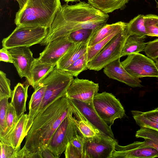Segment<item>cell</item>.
<instances>
[{"label": "cell", "instance_id": "obj_1", "mask_svg": "<svg viewBox=\"0 0 158 158\" xmlns=\"http://www.w3.org/2000/svg\"><path fill=\"white\" fill-rule=\"evenodd\" d=\"M108 14L89 3L80 1L73 5H61L48 28L46 38L40 44L46 45L55 39L83 29L96 31L106 24Z\"/></svg>", "mask_w": 158, "mask_h": 158}, {"label": "cell", "instance_id": "obj_2", "mask_svg": "<svg viewBox=\"0 0 158 158\" xmlns=\"http://www.w3.org/2000/svg\"><path fill=\"white\" fill-rule=\"evenodd\" d=\"M71 110V105L65 95L49 104L34 118L21 149L37 153L43 158L42 152L47 148L54 133Z\"/></svg>", "mask_w": 158, "mask_h": 158}, {"label": "cell", "instance_id": "obj_3", "mask_svg": "<svg viewBox=\"0 0 158 158\" xmlns=\"http://www.w3.org/2000/svg\"><path fill=\"white\" fill-rule=\"evenodd\" d=\"M60 0H28L16 14L17 26H40L48 28L61 6Z\"/></svg>", "mask_w": 158, "mask_h": 158}, {"label": "cell", "instance_id": "obj_4", "mask_svg": "<svg viewBox=\"0 0 158 158\" xmlns=\"http://www.w3.org/2000/svg\"><path fill=\"white\" fill-rule=\"evenodd\" d=\"M74 79L71 74L55 67L41 82L46 86V89L36 115L54 100L65 95Z\"/></svg>", "mask_w": 158, "mask_h": 158}, {"label": "cell", "instance_id": "obj_5", "mask_svg": "<svg viewBox=\"0 0 158 158\" xmlns=\"http://www.w3.org/2000/svg\"><path fill=\"white\" fill-rule=\"evenodd\" d=\"M48 28L35 26H17L13 31L2 41V46L7 49L19 47H30L40 44L46 37Z\"/></svg>", "mask_w": 158, "mask_h": 158}, {"label": "cell", "instance_id": "obj_6", "mask_svg": "<svg viewBox=\"0 0 158 158\" xmlns=\"http://www.w3.org/2000/svg\"><path fill=\"white\" fill-rule=\"evenodd\" d=\"M93 107L100 118L111 127L115 120L121 119L125 115V110L119 100L111 93L104 92L94 96Z\"/></svg>", "mask_w": 158, "mask_h": 158}, {"label": "cell", "instance_id": "obj_7", "mask_svg": "<svg viewBox=\"0 0 158 158\" xmlns=\"http://www.w3.org/2000/svg\"><path fill=\"white\" fill-rule=\"evenodd\" d=\"M128 35L126 29L115 36L87 62L88 69L99 71L108 64L120 58L123 47Z\"/></svg>", "mask_w": 158, "mask_h": 158}, {"label": "cell", "instance_id": "obj_8", "mask_svg": "<svg viewBox=\"0 0 158 158\" xmlns=\"http://www.w3.org/2000/svg\"><path fill=\"white\" fill-rule=\"evenodd\" d=\"M71 110L56 130L46 148L50 150L56 158H59L64 152L68 143L78 134L75 117Z\"/></svg>", "mask_w": 158, "mask_h": 158}, {"label": "cell", "instance_id": "obj_9", "mask_svg": "<svg viewBox=\"0 0 158 158\" xmlns=\"http://www.w3.org/2000/svg\"><path fill=\"white\" fill-rule=\"evenodd\" d=\"M121 64L124 69L135 77H158V71L154 61L139 53L127 55Z\"/></svg>", "mask_w": 158, "mask_h": 158}, {"label": "cell", "instance_id": "obj_10", "mask_svg": "<svg viewBox=\"0 0 158 158\" xmlns=\"http://www.w3.org/2000/svg\"><path fill=\"white\" fill-rule=\"evenodd\" d=\"M84 138V158H111L118 142L102 133L93 137Z\"/></svg>", "mask_w": 158, "mask_h": 158}, {"label": "cell", "instance_id": "obj_11", "mask_svg": "<svg viewBox=\"0 0 158 158\" xmlns=\"http://www.w3.org/2000/svg\"><path fill=\"white\" fill-rule=\"evenodd\" d=\"M99 88L98 83L88 80L76 78L71 82L65 95L68 98L79 100L94 109L93 99L98 93Z\"/></svg>", "mask_w": 158, "mask_h": 158}, {"label": "cell", "instance_id": "obj_12", "mask_svg": "<svg viewBox=\"0 0 158 158\" xmlns=\"http://www.w3.org/2000/svg\"><path fill=\"white\" fill-rule=\"evenodd\" d=\"M13 58V64L21 78L25 77L29 84L31 82V69L35 58L29 47H19L8 49Z\"/></svg>", "mask_w": 158, "mask_h": 158}, {"label": "cell", "instance_id": "obj_13", "mask_svg": "<svg viewBox=\"0 0 158 158\" xmlns=\"http://www.w3.org/2000/svg\"><path fill=\"white\" fill-rule=\"evenodd\" d=\"M158 157V151L155 148L145 146L143 142L135 141L126 146L118 142L111 158H154Z\"/></svg>", "mask_w": 158, "mask_h": 158}, {"label": "cell", "instance_id": "obj_14", "mask_svg": "<svg viewBox=\"0 0 158 158\" xmlns=\"http://www.w3.org/2000/svg\"><path fill=\"white\" fill-rule=\"evenodd\" d=\"M74 44L69 39L67 35L58 38L46 45L38 58L42 62L56 64Z\"/></svg>", "mask_w": 158, "mask_h": 158}, {"label": "cell", "instance_id": "obj_15", "mask_svg": "<svg viewBox=\"0 0 158 158\" xmlns=\"http://www.w3.org/2000/svg\"><path fill=\"white\" fill-rule=\"evenodd\" d=\"M68 99L71 105L77 109L94 127L105 135L114 139L110 126L108 125L100 118L93 108L79 100Z\"/></svg>", "mask_w": 158, "mask_h": 158}, {"label": "cell", "instance_id": "obj_16", "mask_svg": "<svg viewBox=\"0 0 158 158\" xmlns=\"http://www.w3.org/2000/svg\"><path fill=\"white\" fill-rule=\"evenodd\" d=\"M104 73L109 78L123 83L132 87L143 86L139 78L130 75L122 66L120 58L107 65L104 68Z\"/></svg>", "mask_w": 158, "mask_h": 158}, {"label": "cell", "instance_id": "obj_17", "mask_svg": "<svg viewBox=\"0 0 158 158\" xmlns=\"http://www.w3.org/2000/svg\"><path fill=\"white\" fill-rule=\"evenodd\" d=\"M46 89V86L40 83L31 95L29 103V113L25 129V133L27 135L31 127L34 119L37 115Z\"/></svg>", "mask_w": 158, "mask_h": 158}, {"label": "cell", "instance_id": "obj_18", "mask_svg": "<svg viewBox=\"0 0 158 158\" xmlns=\"http://www.w3.org/2000/svg\"><path fill=\"white\" fill-rule=\"evenodd\" d=\"M29 85L25 86L18 83L12 91L10 103L13 106L17 118L19 120L26 111V102Z\"/></svg>", "mask_w": 158, "mask_h": 158}, {"label": "cell", "instance_id": "obj_19", "mask_svg": "<svg viewBox=\"0 0 158 158\" xmlns=\"http://www.w3.org/2000/svg\"><path fill=\"white\" fill-rule=\"evenodd\" d=\"M88 44H75L56 64L57 69L65 71L75 61L87 52Z\"/></svg>", "mask_w": 158, "mask_h": 158}, {"label": "cell", "instance_id": "obj_20", "mask_svg": "<svg viewBox=\"0 0 158 158\" xmlns=\"http://www.w3.org/2000/svg\"><path fill=\"white\" fill-rule=\"evenodd\" d=\"M55 64H51L41 62L35 58L31 69V84L35 89L53 71Z\"/></svg>", "mask_w": 158, "mask_h": 158}, {"label": "cell", "instance_id": "obj_21", "mask_svg": "<svg viewBox=\"0 0 158 158\" xmlns=\"http://www.w3.org/2000/svg\"><path fill=\"white\" fill-rule=\"evenodd\" d=\"M27 118L28 114H24L19 119L10 136L5 141L3 142L11 145L17 152L21 149V144L25 137L26 136L25 129Z\"/></svg>", "mask_w": 158, "mask_h": 158}, {"label": "cell", "instance_id": "obj_22", "mask_svg": "<svg viewBox=\"0 0 158 158\" xmlns=\"http://www.w3.org/2000/svg\"><path fill=\"white\" fill-rule=\"evenodd\" d=\"M71 106L73 114L76 118V123L80 135L85 138H90L103 133L94 127L77 109L71 105Z\"/></svg>", "mask_w": 158, "mask_h": 158}, {"label": "cell", "instance_id": "obj_23", "mask_svg": "<svg viewBox=\"0 0 158 158\" xmlns=\"http://www.w3.org/2000/svg\"><path fill=\"white\" fill-rule=\"evenodd\" d=\"M127 23L119 21L111 24H106L94 32L88 44V47L93 46L114 31L126 27Z\"/></svg>", "mask_w": 158, "mask_h": 158}, {"label": "cell", "instance_id": "obj_24", "mask_svg": "<svg viewBox=\"0 0 158 158\" xmlns=\"http://www.w3.org/2000/svg\"><path fill=\"white\" fill-rule=\"evenodd\" d=\"M129 0H87L95 8L108 14L118 9H123Z\"/></svg>", "mask_w": 158, "mask_h": 158}, {"label": "cell", "instance_id": "obj_25", "mask_svg": "<svg viewBox=\"0 0 158 158\" xmlns=\"http://www.w3.org/2000/svg\"><path fill=\"white\" fill-rule=\"evenodd\" d=\"M84 138L79 134L68 143L64 151L66 158H84Z\"/></svg>", "mask_w": 158, "mask_h": 158}, {"label": "cell", "instance_id": "obj_26", "mask_svg": "<svg viewBox=\"0 0 158 158\" xmlns=\"http://www.w3.org/2000/svg\"><path fill=\"white\" fill-rule=\"evenodd\" d=\"M144 39L137 35H129L123 47L121 57L143 51L146 44L144 42Z\"/></svg>", "mask_w": 158, "mask_h": 158}, {"label": "cell", "instance_id": "obj_27", "mask_svg": "<svg viewBox=\"0 0 158 158\" xmlns=\"http://www.w3.org/2000/svg\"><path fill=\"white\" fill-rule=\"evenodd\" d=\"M145 16L139 15L127 23L126 29L129 35L145 38L147 35L145 25Z\"/></svg>", "mask_w": 158, "mask_h": 158}, {"label": "cell", "instance_id": "obj_28", "mask_svg": "<svg viewBox=\"0 0 158 158\" xmlns=\"http://www.w3.org/2000/svg\"><path fill=\"white\" fill-rule=\"evenodd\" d=\"M135 137L144 139L145 146L153 147L158 151V131L152 129L141 127L136 132Z\"/></svg>", "mask_w": 158, "mask_h": 158}, {"label": "cell", "instance_id": "obj_29", "mask_svg": "<svg viewBox=\"0 0 158 158\" xmlns=\"http://www.w3.org/2000/svg\"><path fill=\"white\" fill-rule=\"evenodd\" d=\"M95 31L91 29H83L72 32L66 35L74 44H88Z\"/></svg>", "mask_w": 158, "mask_h": 158}, {"label": "cell", "instance_id": "obj_30", "mask_svg": "<svg viewBox=\"0 0 158 158\" xmlns=\"http://www.w3.org/2000/svg\"><path fill=\"white\" fill-rule=\"evenodd\" d=\"M126 27L118 30L93 46L87 47L88 62L91 60L115 36L126 29Z\"/></svg>", "mask_w": 158, "mask_h": 158}, {"label": "cell", "instance_id": "obj_31", "mask_svg": "<svg viewBox=\"0 0 158 158\" xmlns=\"http://www.w3.org/2000/svg\"><path fill=\"white\" fill-rule=\"evenodd\" d=\"M19 119L17 118L14 108L11 103H9L7 111V127L5 135L0 141L4 142L10 136L16 126Z\"/></svg>", "mask_w": 158, "mask_h": 158}, {"label": "cell", "instance_id": "obj_32", "mask_svg": "<svg viewBox=\"0 0 158 158\" xmlns=\"http://www.w3.org/2000/svg\"><path fill=\"white\" fill-rule=\"evenodd\" d=\"M88 62L87 52L75 61L65 70L73 77H77L82 71L87 70Z\"/></svg>", "mask_w": 158, "mask_h": 158}, {"label": "cell", "instance_id": "obj_33", "mask_svg": "<svg viewBox=\"0 0 158 158\" xmlns=\"http://www.w3.org/2000/svg\"><path fill=\"white\" fill-rule=\"evenodd\" d=\"M9 98H5L0 99V140L4 137L6 131L7 111Z\"/></svg>", "mask_w": 158, "mask_h": 158}, {"label": "cell", "instance_id": "obj_34", "mask_svg": "<svg viewBox=\"0 0 158 158\" xmlns=\"http://www.w3.org/2000/svg\"><path fill=\"white\" fill-rule=\"evenodd\" d=\"M12 91L10 88V80L6 77V74L0 71V99L11 97Z\"/></svg>", "mask_w": 158, "mask_h": 158}, {"label": "cell", "instance_id": "obj_35", "mask_svg": "<svg viewBox=\"0 0 158 158\" xmlns=\"http://www.w3.org/2000/svg\"><path fill=\"white\" fill-rule=\"evenodd\" d=\"M131 113L136 124L140 127H146L158 131V123L144 117L140 114L137 110H132Z\"/></svg>", "mask_w": 158, "mask_h": 158}, {"label": "cell", "instance_id": "obj_36", "mask_svg": "<svg viewBox=\"0 0 158 158\" xmlns=\"http://www.w3.org/2000/svg\"><path fill=\"white\" fill-rule=\"evenodd\" d=\"M143 51L148 57L153 60L157 58L158 39L146 43Z\"/></svg>", "mask_w": 158, "mask_h": 158}, {"label": "cell", "instance_id": "obj_37", "mask_svg": "<svg viewBox=\"0 0 158 158\" xmlns=\"http://www.w3.org/2000/svg\"><path fill=\"white\" fill-rule=\"evenodd\" d=\"M16 151L11 145L0 143V158H15Z\"/></svg>", "mask_w": 158, "mask_h": 158}, {"label": "cell", "instance_id": "obj_38", "mask_svg": "<svg viewBox=\"0 0 158 158\" xmlns=\"http://www.w3.org/2000/svg\"><path fill=\"white\" fill-rule=\"evenodd\" d=\"M144 25L147 36L158 37V27L155 25L149 15L145 16Z\"/></svg>", "mask_w": 158, "mask_h": 158}, {"label": "cell", "instance_id": "obj_39", "mask_svg": "<svg viewBox=\"0 0 158 158\" xmlns=\"http://www.w3.org/2000/svg\"><path fill=\"white\" fill-rule=\"evenodd\" d=\"M141 115L152 121L158 123V107L152 110L142 112L137 110Z\"/></svg>", "mask_w": 158, "mask_h": 158}, {"label": "cell", "instance_id": "obj_40", "mask_svg": "<svg viewBox=\"0 0 158 158\" xmlns=\"http://www.w3.org/2000/svg\"><path fill=\"white\" fill-rule=\"evenodd\" d=\"M0 61L13 63L12 56L8 49L3 47L0 50Z\"/></svg>", "mask_w": 158, "mask_h": 158}, {"label": "cell", "instance_id": "obj_41", "mask_svg": "<svg viewBox=\"0 0 158 158\" xmlns=\"http://www.w3.org/2000/svg\"><path fill=\"white\" fill-rule=\"evenodd\" d=\"M43 158H56L53 153L48 149H45L42 152Z\"/></svg>", "mask_w": 158, "mask_h": 158}, {"label": "cell", "instance_id": "obj_42", "mask_svg": "<svg viewBox=\"0 0 158 158\" xmlns=\"http://www.w3.org/2000/svg\"><path fill=\"white\" fill-rule=\"evenodd\" d=\"M149 15L153 20L155 25L158 27V16L153 14Z\"/></svg>", "mask_w": 158, "mask_h": 158}, {"label": "cell", "instance_id": "obj_43", "mask_svg": "<svg viewBox=\"0 0 158 158\" xmlns=\"http://www.w3.org/2000/svg\"><path fill=\"white\" fill-rule=\"evenodd\" d=\"M18 2L19 9L23 8L26 4L28 0H16Z\"/></svg>", "mask_w": 158, "mask_h": 158}, {"label": "cell", "instance_id": "obj_44", "mask_svg": "<svg viewBox=\"0 0 158 158\" xmlns=\"http://www.w3.org/2000/svg\"><path fill=\"white\" fill-rule=\"evenodd\" d=\"M65 2H66V3H68L69 2H76L77 1H80V0H63Z\"/></svg>", "mask_w": 158, "mask_h": 158}, {"label": "cell", "instance_id": "obj_45", "mask_svg": "<svg viewBox=\"0 0 158 158\" xmlns=\"http://www.w3.org/2000/svg\"><path fill=\"white\" fill-rule=\"evenodd\" d=\"M153 60L155 61L156 66L158 71V57ZM157 78L158 79V77Z\"/></svg>", "mask_w": 158, "mask_h": 158}, {"label": "cell", "instance_id": "obj_46", "mask_svg": "<svg viewBox=\"0 0 158 158\" xmlns=\"http://www.w3.org/2000/svg\"><path fill=\"white\" fill-rule=\"evenodd\" d=\"M156 7L158 8V0L157 2V5H156Z\"/></svg>", "mask_w": 158, "mask_h": 158}, {"label": "cell", "instance_id": "obj_47", "mask_svg": "<svg viewBox=\"0 0 158 158\" xmlns=\"http://www.w3.org/2000/svg\"></svg>", "mask_w": 158, "mask_h": 158}]
</instances>
